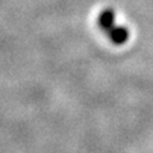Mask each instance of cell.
<instances>
[{
    "label": "cell",
    "instance_id": "obj_1",
    "mask_svg": "<svg viewBox=\"0 0 153 153\" xmlns=\"http://www.w3.org/2000/svg\"><path fill=\"white\" fill-rule=\"evenodd\" d=\"M98 23L102 28L107 30V32L110 33V37H111L114 42H116V44L125 42L128 37V32L124 28H114V14L110 10L101 13V16L98 18Z\"/></svg>",
    "mask_w": 153,
    "mask_h": 153
}]
</instances>
